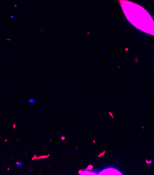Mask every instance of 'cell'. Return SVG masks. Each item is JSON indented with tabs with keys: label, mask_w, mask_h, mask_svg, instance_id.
I'll use <instances>...</instances> for the list:
<instances>
[{
	"label": "cell",
	"mask_w": 154,
	"mask_h": 175,
	"mask_svg": "<svg viewBox=\"0 0 154 175\" xmlns=\"http://www.w3.org/2000/svg\"><path fill=\"white\" fill-rule=\"evenodd\" d=\"M118 1L130 23L137 29L154 36V21L143 7L128 0Z\"/></svg>",
	"instance_id": "cell-1"
},
{
	"label": "cell",
	"mask_w": 154,
	"mask_h": 175,
	"mask_svg": "<svg viewBox=\"0 0 154 175\" xmlns=\"http://www.w3.org/2000/svg\"><path fill=\"white\" fill-rule=\"evenodd\" d=\"M17 165H18V167H22V165H23V163H22V162H18V163H17Z\"/></svg>",
	"instance_id": "cell-2"
},
{
	"label": "cell",
	"mask_w": 154,
	"mask_h": 175,
	"mask_svg": "<svg viewBox=\"0 0 154 175\" xmlns=\"http://www.w3.org/2000/svg\"><path fill=\"white\" fill-rule=\"evenodd\" d=\"M29 102L30 103H33L35 102V100H34L33 98H31V99L29 100Z\"/></svg>",
	"instance_id": "cell-3"
}]
</instances>
